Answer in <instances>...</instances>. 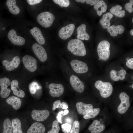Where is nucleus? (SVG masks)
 <instances>
[{"mask_svg":"<svg viewBox=\"0 0 133 133\" xmlns=\"http://www.w3.org/2000/svg\"><path fill=\"white\" fill-rule=\"evenodd\" d=\"M122 9V7L120 5H117L112 7L110 9V11L112 14L116 16L122 17L125 16V12L124 10H121Z\"/></svg>","mask_w":133,"mask_h":133,"instance_id":"27","label":"nucleus"},{"mask_svg":"<svg viewBox=\"0 0 133 133\" xmlns=\"http://www.w3.org/2000/svg\"><path fill=\"white\" fill-rule=\"evenodd\" d=\"M125 28L124 27L120 25L116 26L113 25L107 29L108 32L110 35L113 37L116 36L118 34H121L124 31Z\"/></svg>","mask_w":133,"mask_h":133,"instance_id":"21","label":"nucleus"},{"mask_svg":"<svg viewBox=\"0 0 133 133\" xmlns=\"http://www.w3.org/2000/svg\"><path fill=\"white\" fill-rule=\"evenodd\" d=\"M65 121L66 122V123L70 124H71L73 122L72 119L69 117L66 118L65 119Z\"/></svg>","mask_w":133,"mask_h":133,"instance_id":"44","label":"nucleus"},{"mask_svg":"<svg viewBox=\"0 0 133 133\" xmlns=\"http://www.w3.org/2000/svg\"><path fill=\"white\" fill-rule=\"evenodd\" d=\"M6 101L8 104L11 105L15 110L19 109L21 105V102L20 99L15 96L10 97L6 99Z\"/></svg>","mask_w":133,"mask_h":133,"instance_id":"23","label":"nucleus"},{"mask_svg":"<svg viewBox=\"0 0 133 133\" xmlns=\"http://www.w3.org/2000/svg\"><path fill=\"white\" fill-rule=\"evenodd\" d=\"M60 130V127L58 122L56 120L54 121L52 124V128L48 131L47 133H58Z\"/></svg>","mask_w":133,"mask_h":133,"instance_id":"33","label":"nucleus"},{"mask_svg":"<svg viewBox=\"0 0 133 133\" xmlns=\"http://www.w3.org/2000/svg\"><path fill=\"white\" fill-rule=\"evenodd\" d=\"M77 111L80 114L84 115L93 109L91 104H86L82 102H78L76 104Z\"/></svg>","mask_w":133,"mask_h":133,"instance_id":"18","label":"nucleus"},{"mask_svg":"<svg viewBox=\"0 0 133 133\" xmlns=\"http://www.w3.org/2000/svg\"><path fill=\"white\" fill-rule=\"evenodd\" d=\"M29 87L30 93L32 94H34L37 90L41 89V86L39 85L36 82H33L30 83L29 85Z\"/></svg>","mask_w":133,"mask_h":133,"instance_id":"32","label":"nucleus"},{"mask_svg":"<svg viewBox=\"0 0 133 133\" xmlns=\"http://www.w3.org/2000/svg\"><path fill=\"white\" fill-rule=\"evenodd\" d=\"M42 1V0H27L28 3L31 5L39 3Z\"/></svg>","mask_w":133,"mask_h":133,"instance_id":"42","label":"nucleus"},{"mask_svg":"<svg viewBox=\"0 0 133 133\" xmlns=\"http://www.w3.org/2000/svg\"><path fill=\"white\" fill-rule=\"evenodd\" d=\"M94 85L96 88L99 91L101 96L103 98L109 97L112 93L113 87L109 82H103L99 80L95 82Z\"/></svg>","mask_w":133,"mask_h":133,"instance_id":"2","label":"nucleus"},{"mask_svg":"<svg viewBox=\"0 0 133 133\" xmlns=\"http://www.w3.org/2000/svg\"><path fill=\"white\" fill-rule=\"evenodd\" d=\"M45 131V127L42 123L35 122L31 125L27 133H44Z\"/></svg>","mask_w":133,"mask_h":133,"instance_id":"19","label":"nucleus"},{"mask_svg":"<svg viewBox=\"0 0 133 133\" xmlns=\"http://www.w3.org/2000/svg\"><path fill=\"white\" fill-rule=\"evenodd\" d=\"M63 111H61L59 112L57 114L56 118L57 121L58 122L61 124H62V114Z\"/></svg>","mask_w":133,"mask_h":133,"instance_id":"41","label":"nucleus"},{"mask_svg":"<svg viewBox=\"0 0 133 133\" xmlns=\"http://www.w3.org/2000/svg\"><path fill=\"white\" fill-rule=\"evenodd\" d=\"M119 98L121 102L118 107L117 111L120 114H123L126 112L130 106V97L126 93L123 92L120 93Z\"/></svg>","mask_w":133,"mask_h":133,"instance_id":"5","label":"nucleus"},{"mask_svg":"<svg viewBox=\"0 0 133 133\" xmlns=\"http://www.w3.org/2000/svg\"><path fill=\"white\" fill-rule=\"evenodd\" d=\"M75 25L71 24L61 28L59 32V37L62 39L66 40L70 37L75 28Z\"/></svg>","mask_w":133,"mask_h":133,"instance_id":"13","label":"nucleus"},{"mask_svg":"<svg viewBox=\"0 0 133 133\" xmlns=\"http://www.w3.org/2000/svg\"><path fill=\"white\" fill-rule=\"evenodd\" d=\"M13 133H23L20 120L18 118L13 119L12 121Z\"/></svg>","mask_w":133,"mask_h":133,"instance_id":"28","label":"nucleus"},{"mask_svg":"<svg viewBox=\"0 0 133 133\" xmlns=\"http://www.w3.org/2000/svg\"><path fill=\"white\" fill-rule=\"evenodd\" d=\"M110 43L107 41L103 40L99 43L97 50L99 57L101 60L106 61L108 59L110 54Z\"/></svg>","mask_w":133,"mask_h":133,"instance_id":"3","label":"nucleus"},{"mask_svg":"<svg viewBox=\"0 0 133 133\" xmlns=\"http://www.w3.org/2000/svg\"><path fill=\"white\" fill-rule=\"evenodd\" d=\"M49 87L50 89V94L52 97H59L64 93V87L61 84L52 83L49 84Z\"/></svg>","mask_w":133,"mask_h":133,"instance_id":"11","label":"nucleus"},{"mask_svg":"<svg viewBox=\"0 0 133 133\" xmlns=\"http://www.w3.org/2000/svg\"><path fill=\"white\" fill-rule=\"evenodd\" d=\"M67 49L74 55L79 56H85L86 50L83 42L77 39H73L68 43Z\"/></svg>","mask_w":133,"mask_h":133,"instance_id":"1","label":"nucleus"},{"mask_svg":"<svg viewBox=\"0 0 133 133\" xmlns=\"http://www.w3.org/2000/svg\"><path fill=\"white\" fill-rule=\"evenodd\" d=\"M70 65L73 70L78 73H85L88 70V67L87 64L80 60L75 59L71 60Z\"/></svg>","mask_w":133,"mask_h":133,"instance_id":"7","label":"nucleus"},{"mask_svg":"<svg viewBox=\"0 0 133 133\" xmlns=\"http://www.w3.org/2000/svg\"><path fill=\"white\" fill-rule=\"evenodd\" d=\"M132 21L133 23V18H132Z\"/></svg>","mask_w":133,"mask_h":133,"instance_id":"52","label":"nucleus"},{"mask_svg":"<svg viewBox=\"0 0 133 133\" xmlns=\"http://www.w3.org/2000/svg\"><path fill=\"white\" fill-rule=\"evenodd\" d=\"M22 61L25 68L30 72H34L36 70L37 61L33 56L26 55L23 57Z\"/></svg>","mask_w":133,"mask_h":133,"instance_id":"6","label":"nucleus"},{"mask_svg":"<svg viewBox=\"0 0 133 133\" xmlns=\"http://www.w3.org/2000/svg\"><path fill=\"white\" fill-rule=\"evenodd\" d=\"M10 79L7 77L0 79V85L1 87L0 95L3 98L7 97L10 95L11 90L8 87L11 84Z\"/></svg>","mask_w":133,"mask_h":133,"instance_id":"9","label":"nucleus"},{"mask_svg":"<svg viewBox=\"0 0 133 133\" xmlns=\"http://www.w3.org/2000/svg\"><path fill=\"white\" fill-rule=\"evenodd\" d=\"M129 59H130V58L129 57H127L126 58V60L127 61Z\"/></svg>","mask_w":133,"mask_h":133,"instance_id":"49","label":"nucleus"},{"mask_svg":"<svg viewBox=\"0 0 133 133\" xmlns=\"http://www.w3.org/2000/svg\"><path fill=\"white\" fill-rule=\"evenodd\" d=\"M116 71L115 70H112L110 72V77L113 80L117 81H118L119 79L118 76L116 75Z\"/></svg>","mask_w":133,"mask_h":133,"instance_id":"38","label":"nucleus"},{"mask_svg":"<svg viewBox=\"0 0 133 133\" xmlns=\"http://www.w3.org/2000/svg\"><path fill=\"white\" fill-rule=\"evenodd\" d=\"M53 1L62 7H67L70 4L69 1L68 0H53Z\"/></svg>","mask_w":133,"mask_h":133,"instance_id":"35","label":"nucleus"},{"mask_svg":"<svg viewBox=\"0 0 133 133\" xmlns=\"http://www.w3.org/2000/svg\"><path fill=\"white\" fill-rule=\"evenodd\" d=\"M105 125L97 120H94L89 126L88 129L91 133H99L105 129Z\"/></svg>","mask_w":133,"mask_h":133,"instance_id":"16","label":"nucleus"},{"mask_svg":"<svg viewBox=\"0 0 133 133\" xmlns=\"http://www.w3.org/2000/svg\"><path fill=\"white\" fill-rule=\"evenodd\" d=\"M30 32L39 44L43 45L45 43V38L41 30L38 28L36 27H34L30 30Z\"/></svg>","mask_w":133,"mask_h":133,"instance_id":"17","label":"nucleus"},{"mask_svg":"<svg viewBox=\"0 0 133 133\" xmlns=\"http://www.w3.org/2000/svg\"><path fill=\"white\" fill-rule=\"evenodd\" d=\"M126 66L129 68L133 69V58H132L129 59L126 63Z\"/></svg>","mask_w":133,"mask_h":133,"instance_id":"40","label":"nucleus"},{"mask_svg":"<svg viewBox=\"0 0 133 133\" xmlns=\"http://www.w3.org/2000/svg\"><path fill=\"white\" fill-rule=\"evenodd\" d=\"M52 110L54 111L56 108H62L63 109H67L68 107V104L65 102H63L61 103L60 100H58L54 102L53 104Z\"/></svg>","mask_w":133,"mask_h":133,"instance_id":"31","label":"nucleus"},{"mask_svg":"<svg viewBox=\"0 0 133 133\" xmlns=\"http://www.w3.org/2000/svg\"><path fill=\"white\" fill-rule=\"evenodd\" d=\"M133 4L130 2H128L125 4V8L129 13H132L133 11V8L132 7Z\"/></svg>","mask_w":133,"mask_h":133,"instance_id":"39","label":"nucleus"},{"mask_svg":"<svg viewBox=\"0 0 133 133\" xmlns=\"http://www.w3.org/2000/svg\"><path fill=\"white\" fill-rule=\"evenodd\" d=\"M7 36L8 39L13 44L17 46H22L25 43V40L23 37L17 35L14 29L10 30L8 33Z\"/></svg>","mask_w":133,"mask_h":133,"instance_id":"10","label":"nucleus"},{"mask_svg":"<svg viewBox=\"0 0 133 133\" xmlns=\"http://www.w3.org/2000/svg\"><path fill=\"white\" fill-rule=\"evenodd\" d=\"M79 130L80 123L78 121L75 120L73 122L69 133H79Z\"/></svg>","mask_w":133,"mask_h":133,"instance_id":"34","label":"nucleus"},{"mask_svg":"<svg viewBox=\"0 0 133 133\" xmlns=\"http://www.w3.org/2000/svg\"><path fill=\"white\" fill-rule=\"evenodd\" d=\"M3 130L2 133H13L12 122L8 118L6 119L3 123Z\"/></svg>","mask_w":133,"mask_h":133,"instance_id":"29","label":"nucleus"},{"mask_svg":"<svg viewBox=\"0 0 133 133\" xmlns=\"http://www.w3.org/2000/svg\"><path fill=\"white\" fill-rule=\"evenodd\" d=\"M86 0H76L75 1L77 2H80L82 3H84Z\"/></svg>","mask_w":133,"mask_h":133,"instance_id":"46","label":"nucleus"},{"mask_svg":"<svg viewBox=\"0 0 133 133\" xmlns=\"http://www.w3.org/2000/svg\"><path fill=\"white\" fill-rule=\"evenodd\" d=\"M133 84H132V86H132V88H133Z\"/></svg>","mask_w":133,"mask_h":133,"instance_id":"51","label":"nucleus"},{"mask_svg":"<svg viewBox=\"0 0 133 133\" xmlns=\"http://www.w3.org/2000/svg\"><path fill=\"white\" fill-rule=\"evenodd\" d=\"M69 112V111L67 109H66L64 111H63L62 115L63 116L66 115Z\"/></svg>","mask_w":133,"mask_h":133,"instance_id":"45","label":"nucleus"},{"mask_svg":"<svg viewBox=\"0 0 133 133\" xmlns=\"http://www.w3.org/2000/svg\"><path fill=\"white\" fill-rule=\"evenodd\" d=\"M86 26L84 24L81 25L77 29L78 39L82 40H88L90 38L89 35L86 32Z\"/></svg>","mask_w":133,"mask_h":133,"instance_id":"20","label":"nucleus"},{"mask_svg":"<svg viewBox=\"0 0 133 133\" xmlns=\"http://www.w3.org/2000/svg\"><path fill=\"white\" fill-rule=\"evenodd\" d=\"M61 127L62 131L65 133H69L72 127L71 125L66 123L62 125Z\"/></svg>","mask_w":133,"mask_h":133,"instance_id":"36","label":"nucleus"},{"mask_svg":"<svg viewBox=\"0 0 133 133\" xmlns=\"http://www.w3.org/2000/svg\"><path fill=\"white\" fill-rule=\"evenodd\" d=\"M70 84L73 89L79 93L83 92L85 88L83 82L77 76L73 75L70 78Z\"/></svg>","mask_w":133,"mask_h":133,"instance_id":"12","label":"nucleus"},{"mask_svg":"<svg viewBox=\"0 0 133 133\" xmlns=\"http://www.w3.org/2000/svg\"><path fill=\"white\" fill-rule=\"evenodd\" d=\"M94 8L98 15L100 16L102 13L106 12L107 6L104 1L100 0L94 5Z\"/></svg>","mask_w":133,"mask_h":133,"instance_id":"25","label":"nucleus"},{"mask_svg":"<svg viewBox=\"0 0 133 133\" xmlns=\"http://www.w3.org/2000/svg\"><path fill=\"white\" fill-rule=\"evenodd\" d=\"M32 49L36 56L40 61L44 62L46 60L47 54L43 47L39 44L35 43L33 45Z\"/></svg>","mask_w":133,"mask_h":133,"instance_id":"8","label":"nucleus"},{"mask_svg":"<svg viewBox=\"0 0 133 133\" xmlns=\"http://www.w3.org/2000/svg\"><path fill=\"white\" fill-rule=\"evenodd\" d=\"M113 16V14L109 12L103 15L102 18L99 21L100 24L102 25L103 28L107 29L110 26V20Z\"/></svg>","mask_w":133,"mask_h":133,"instance_id":"24","label":"nucleus"},{"mask_svg":"<svg viewBox=\"0 0 133 133\" xmlns=\"http://www.w3.org/2000/svg\"><path fill=\"white\" fill-rule=\"evenodd\" d=\"M55 19L54 15L48 11L41 13L37 17L38 23L43 27L46 28L50 26Z\"/></svg>","mask_w":133,"mask_h":133,"instance_id":"4","label":"nucleus"},{"mask_svg":"<svg viewBox=\"0 0 133 133\" xmlns=\"http://www.w3.org/2000/svg\"><path fill=\"white\" fill-rule=\"evenodd\" d=\"M20 62V58L18 56H16L14 57L11 61H10L5 60L2 61V63L3 65L5 67L6 70L11 71L17 68Z\"/></svg>","mask_w":133,"mask_h":133,"instance_id":"15","label":"nucleus"},{"mask_svg":"<svg viewBox=\"0 0 133 133\" xmlns=\"http://www.w3.org/2000/svg\"><path fill=\"white\" fill-rule=\"evenodd\" d=\"M126 73V71L125 69H122L118 71H116V75L119 77V80H122L125 79Z\"/></svg>","mask_w":133,"mask_h":133,"instance_id":"37","label":"nucleus"},{"mask_svg":"<svg viewBox=\"0 0 133 133\" xmlns=\"http://www.w3.org/2000/svg\"><path fill=\"white\" fill-rule=\"evenodd\" d=\"M11 90L13 91L14 95L21 98H23L25 97V94L24 92L21 89L18 90L17 89L19 85L18 82L17 80H13L11 83Z\"/></svg>","mask_w":133,"mask_h":133,"instance_id":"22","label":"nucleus"},{"mask_svg":"<svg viewBox=\"0 0 133 133\" xmlns=\"http://www.w3.org/2000/svg\"><path fill=\"white\" fill-rule=\"evenodd\" d=\"M129 2L131 3L132 4H133V0H130Z\"/></svg>","mask_w":133,"mask_h":133,"instance_id":"48","label":"nucleus"},{"mask_svg":"<svg viewBox=\"0 0 133 133\" xmlns=\"http://www.w3.org/2000/svg\"><path fill=\"white\" fill-rule=\"evenodd\" d=\"M49 111L46 110H33L31 113L32 118L37 121H42L45 120L50 115Z\"/></svg>","mask_w":133,"mask_h":133,"instance_id":"14","label":"nucleus"},{"mask_svg":"<svg viewBox=\"0 0 133 133\" xmlns=\"http://www.w3.org/2000/svg\"><path fill=\"white\" fill-rule=\"evenodd\" d=\"M98 59H99V60H101V59H100V58H99Z\"/></svg>","mask_w":133,"mask_h":133,"instance_id":"53","label":"nucleus"},{"mask_svg":"<svg viewBox=\"0 0 133 133\" xmlns=\"http://www.w3.org/2000/svg\"><path fill=\"white\" fill-rule=\"evenodd\" d=\"M130 33L132 35H133V29H132L130 31Z\"/></svg>","mask_w":133,"mask_h":133,"instance_id":"47","label":"nucleus"},{"mask_svg":"<svg viewBox=\"0 0 133 133\" xmlns=\"http://www.w3.org/2000/svg\"><path fill=\"white\" fill-rule=\"evenodd\" d=\"M100 109L99 108L92 109L86 114L84 115L83 118L85 119H88L94 118L99 113Z\"/></svg>","mask_w":133,"mask_h":133,"instance_id":"30","label":"nucleus"},{"mask_svg":"<svg viewBox=\"0 0 133 133\" xmlns=\"http://www.w3.org/2000/svg\"><path fill=\"white\" fill-rule=\"evenodd\" d=\"M6 4L10 12L12 14L15 15L18 14L20 10L16 4L15 0H7Z\"/></svg>","mask_w":133,"mask_h":133,"instance_id":"26","label":"nucleus"},{"mask_svg":"<svg viewBox=\"0 0 133 133\" xmlns=\"http://www.w3.org/2000/svg\"><path fill=\"white\" fill-rule=\"evenodd\" d=\"M99 1V0H86V2L87 4L92 6L95 5Z\"/></svg>","mask_w":133,"mask_h":133,"instance_id":"43","label":"nucleus"},{"mask_svg":"<svg viewBox=\"0 0 133 133\" xmlns=\"http://www.w3.org/2000/svg\"><path fill=\"white\" fill-rule=\"evenodd\" d=\"M5 28L3 27L2 28V30H4L5 29Z\"/></svg>","mask_w":133,"mask_h":133,"instance_id":"50","label":"nucleus"}]
</instances>
